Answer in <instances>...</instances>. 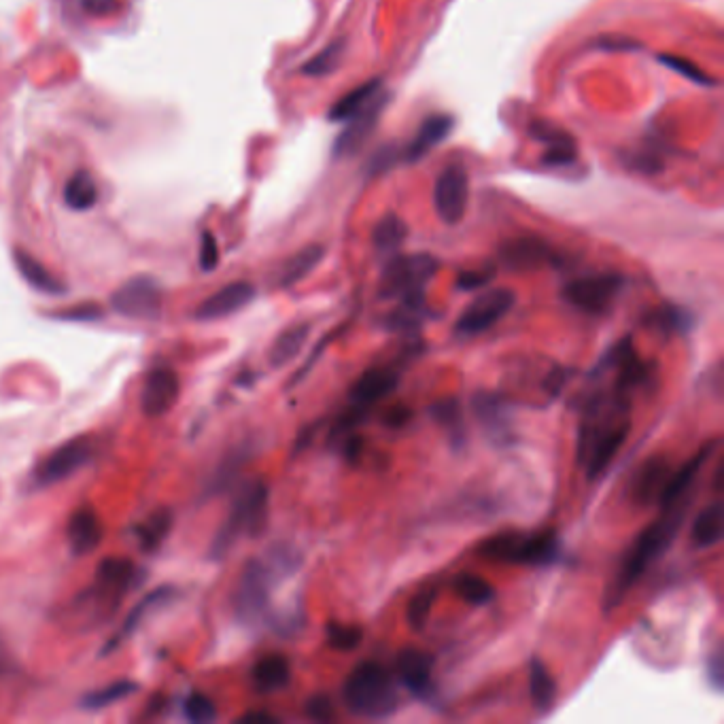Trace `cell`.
<instances>
[{
	"label": "cell",
	"mask_w": 724,
	"mask_h": 724,
	"mask_svg": "<svg viewBox=\"0 0 724 724\" xmlns=\"http://www.w3.org/2000/svg\"><path fill=\"white\" fill-rule=\"evenodd\" d=\"M410 419H412V410H410L408 406H404V404L391 406V408L385 412V415H383V423H385L387 427H393V429L404 427Z\"/></svg>",
	"instance_id": "54"
},
{
	"label": "cell",
	"mask_w": 724,
	"mask_h": 724,
	"mask_svg": "<svg viewBox=\"0 0 724 724\" xmlns=\"http://www.w3.org/2000/svg\"><path fill=\"white\" fill-rule=\"evenodd\" d=\"M400 158H404L402 149H398V147H383V149H378V151L372 155V160H370V164L366 166V170L370 172V175H381V172L389 170Z\"/></svg>",
	"instance_id": "51"
},
{
	"label": "cell",
	"mask_w": 724,
	"mask_h": 724,
	"mask_svg": "<svg viewBox=\"0 0 724 724\" xmlns=\"http://www.w3.org/2000/svg\"><path fill=\"white\" fill-rule=\"evenodd\" d=\"M629 429L631 395L610 387L606 393L589 398L578 438V461L584 465L586 476L595 480L610 468L627 442Z\"/></svg>",
	"instance_id": "1"
},
{
	"label": "cell",
	"mask_w": 724,
	"mask_h": 724,
	"mask_svg": "<svg viewBox=\"0 0 724 724\" xmlns=\"http://www.w3.org/2000/svg\"><path fill=\"white\" fill-rule=\"evenodd\" d=\"M710 453H712V444L701 448V451H699L691 461H686L676 474L669 476L667 485H665V489H663V493H661V497H659L661 510H667V508H671V506H676L678 502H682V499H684L686 493H688V489L693 487V482H695L699 470L703 468L705 459L710 457Z\"/></svg>",
	"instance_id": "27"
},
{
	"label": "cell",
	"mask_w": 724,
	"mask_h": 724,
	"mask_svg": "<svg viewBox=\"0 0 724 724\" xmlns=\"http://www.w3.org/2000/svg\"><path fill=\"white\" fill-rule=\"evenodd\" d=\"M470 183L461 166H448L434 185V209L446 226H457L468 211Z\"/></svg>",
	"instance_id": "13"
},
{
	"label": "cell",
	"mask_w": 724,
	"mask_h": 724,
	"mask_svg": "<svg viewBox=\"0 0 724 724\" xmlns=\"http://www.w3.org/2000/svg\"><path fill=\"white\" fill-rule=\"evenodd\" d=\"M453 117L446 115V113H436V115H429L425 122L421 124V128L417 130V134L412 136V141L408 143L406 149H402V155L408 160V162H417V160H423L425 155L432 151L434 147H438L448 132L453 130Z\"/></svg>",
	"instance_id": "24"
},
{
	"label": "cell",
	"mask_w": 724,
	"mask_h": 724,
	"mask_svg": "<svg viewBox=\"0 0 724 724\" xmlns=\"http://www.w3.org/2000/svg\"><path fill=\"white\" fill-rule=\"evenodd\" d=\"M400 372L393 368H372L359 376V381L351 389V404L364 410H370L376 402H381L398 389Z\"/></svg>",
	"instance_id": "20"
},
{
	"label": "cell",
	"mask_w": 724,
	"mask_h": 724,
	"mask_svg": "<svg viewBox=\"0 0 724 724\" xmlns=\"http://www.w3.org/2000/svg\"><path fill=\"white\" fill-rule=\"evenodd\" d=\"M531 136L536 141L546 145L544 151V164L548 166H567L576 160L578 149H576V141L574 136H570L567 132H563L557 126H550L544 122H536L531 126Z\"/></svg>",
	"instance_id": "23"
},
{
	"label": "cell",
	"mask_w": 724,
	"mask_h": 724,
	"mask_svg": "<svg viewBox=\"0 0 724 724\" xmlns=\"http://www.w3.org/2000/svg\"><path fill=\"white\" fill-rule=\"evenodd\" d=\"M472 408H474V415H476L480 427L485 429V434L497 446H506L514 440L510 410H508V404L499 398V395H495L491 391H480L472 398Z\"/></svg>",
	"instance_id": "18"
},
{
	"label": "cell",
	"mask_w": 724,
	"mask_h": 724,
	"mask_svg": "<svg viewBox=\"0 0 724 724\" xmlns=\"http://www.w3.org/2000/svg\"><path fill=\"white\" fill-rule=\"evenodd\" d=\"M245 459H247V453L240 451V453H234V455H230L226 461H223L221 468L215 472L213 480L209 482V491H206V493L213 495V493H219L221 489H226V487L230 485V482L234 480V476L238 474V470L243 468Z\"/></svg>",
	"instance_id": "47"
},
{
	"label": "cell",
	"mask_w": 724,
	"mask_h": 724,
	"mask_svg": "<svg viewBox=\"0 0 724 724\" xmlns=\"http://www.w3.org/2000/svg\"><path fill=\"white\" fill-rule=\"evenodd\" d=\"M648 321L663 327L665 332H688L693 327V315L680 306H663L654 310Z\"/></svg>",
	"instance_id": "44"
},
{
	"label": "cell",
	"mask_w": 724,
	"mask_h": 724,
	"mask_svg": "<svg viewBox=\"0 0 724 724\" xmlns=\"http://www.w3.org/2000/svg\"><path fill=\"white\" fill-rule=\"evenodd\" d=\"M126 5V0H81L83 11L92 17H109Z\"/></svg>",
	"instance_id": "53"
},
{
	"label": "cell",
	"mask_w": 724,
	"mask_h": 724,
	"mask_svg": "<svg viewBox=\"0 0 724 724\" xmlns=\"http://www.w3.org/2000/svg\"><path fill=\"white\" fill-rule=\"evenodd\" d=\"M304 712L315 722H330L334 718V703L327 695H313L306 701Z\"/></svg>",
	"instance_id": "49"
},
{
	"label": "cell",
	"mask_w": 724,
	"mask_h": 724,
	"mask_svg": "<svg viewBox=\"0 0 724 724\" xmlns=\"http://www.w3.org/2000/svg\"><path fill=\"white\" fill-rule=\"evenodd\" d=\"M724 533V506L722 502H714L703 508L691 529V540L695 548H712L722 540Z\"/></svg>",
	"instance_id": "31"
},
{
	"label": "cell",
	"mask_w": 724,
	"mask_h": 724,
	"mask_svg": "<svg viewBox=\"0 0 724 724\" xmlns=\"http://www.w3.org/2000/svg\"><path fill=\"white\" fill-rule=\"evenodd\" d=\"M342 699L347 710L359 718H389L398 712L400 695L387 669L376 663H359L344 682Z\"/></svg>",
	"instance_id": "3"
},
{
	"label": "cell",
	"mask_w": 724,
	"mask_h": 724,
	"mask_svg": "<svg viewBox=\"0 0 724 724\" xmlns=\"http://www.w3.org/2000/svg\"><path fill=\"white\" fill-rule=\"evenodd\" d=\"M68 546H71L75 557L90 555L100 546L102 538H105V525H102L100 516L94 508L83 506L77 512H73L71 521H68Z\"/></svg>",
	"instance_id": "21"
},
{
	"label": "cell",
	"mask_w": 724,
	"mask_h": 724,
	"mask_svg": "<svg viewBox=\"0 0 724 724\" xmlns=\"http://www.w3.org/2000/svg\"><path fill=\"white\" fill-rule=\"evenodd\" d=\"M432 417L444 429V434L448 436V442H451L455 451H461L465 442H468V427H465V417L459 400L448 398L436 402L432 406Z\"/></svg>",
	"instance_id": "29"
},
{
	"label": "cell",
	"mask_w": 724,
	"mask_h": 724,
	"mask_svg": "<svg viewBox=\"0 0 724 724\" xmlns=\"http://www.w3.org/2000/svg\"><path fill=\"white\" fill-rule=\"evenodd\" d=\"M105 317V308L96 302H81L75 306H68L62 310H56L54 319L60 321H79V323H88V321H98Z\"/></svg>",
	"instance_id": "48"
},
{
	"label": "cell",
	"mask_w": 724,
	"mask_h": 724,
	"mask_svg": "<svg viewBox=\"0 0 724 724\" xmlns=\"http://www.w3.org/2000/svg\"><path fill=\"white\" fill-rule=\"evenodd\" d=\"M183 714H185V718L189 722L206 724V722H213L217 718V708H215V703L211 701V697H206L202 693H192L183 703Z\"/></svg>",
	"instance_id": "46"
},
{
	"label": "cell",
	"mask_w": 724,
	"mask_h": 724,
	"mask_svg": "<svg viewBox=\"0 0 724 724\" xmlns=\"http://www.w3.org/2000/svg\"><path fill=\"white\" fill-rule=\"evenodd\" d=\"M327 644H330L338 652H351L359 648L364 642V629L357 625H340V623H327L325 627Z\"/></svg>",
	"instance_id": "42"
},
{
	"label": "cell",
	"mask_w": 724,
	"mask_h": 724,
	"mask_svg": "<svg viewBox=\"0 0 724 724\" xmlns=\"http://www.w3.org/2000/svg\"><path fill=\"white\" fill-rule=\"evenodd\" d=\"M175 599H177V589H175V586H170V584L158 586V589H155V591L147 593V595L130 610V614L124 618L122 627L117 629V633L111 637L109 644L100 650V654H109V652L117 650L126 640H130V637H132L136 631H139V627L145 623V620H147L151 614L160 612L162 608H168L170 603L175 601Z\"/></svg>",
	"instance_id": "17"
},
{
	"label": "cell",
	"mask_w": 724,
	"mask_h": 724,
	"mask_svg": "<svg viewBox=\"0 0 724 724\" xmlns=\"http://www.w3.org/2000/svg\"><path fill=\"white\" fill-rule=\"evenodd\" d=\"M141 570L134 561L124 557H107L96 567L94 584L83 591L75 601V612H81L83 618L100 620L109 618L119 608V603L139 582Z\"/></svg>",
	"instance_id": "4"
},
{
	"label": "cell",
	"mask_w": 724,
	"mask_h": 724,
	"mask_svg": "<svg viewBox=\"0 0 724 724\" xmlns=\"http://www.w3.org/2000/svg\"><path fill=\"white\" fill-rule=\"evenodd\" d=\"M669 476H671V465L665 457H652L650 461H646L633 480L635 502L642 506L659 502Z\"/></svg>",
	"instance_id": "25"
},
{
	"label": "cell",
	"mask_w": 724,
	"mask_h": 724,
	"mask_svg": "<svg viewBox=\"0 0 724 724\" xmlns=\"http://www.w3.org/2000/svg\"><path fill=\"white\" fill-rule=\"evenodd\" d=\"M381 88H383V81H381V79H370V81H366V83H361L359 88L347 92L340 100L334 102L330 113H327V119H330V122H349V119H351L355 113H359L361 109H364V107L368 105V102H370L378 92H381Z\"/></svg>",
	"instance_id": "33"
},
{
	"label": "cell",
	"mask_w": 724,
	"mask_h": 724,
	"mask_svg": "<svg viewBox=\"0 0 724 724\" xmlns=\"http://www.w3.org/2000/svg\"><path fill=\"white\" fill-rule=\"evenodd\" d=\"M406 236H408V226L404 223V219L395 213H387L381 221L376 223L372 240L378 251L391 253L404 245Z\"/></svg>",
	"instance_id": "39"
},
{
	"label": "cell",
	"mask_w": 724,
	"mask_h": 724,
	"mask_svg": "<svg viewBox=\"0 0 724 724\" xmlns=\"http://www.w3.org/2000/svg\"><path fill=\"white\" fill-rule=\"evenodd\" d=\"M308 336H310V323H298V325L287 327V330L281 332L277 336V340L272 342L270 353H268L270 366L283 368L289 364V361L296 359L300 355V351L304 349Z\"/></svg>",
	"instance_id": "30"
},
{
	"label": "cell",
	"mask_w": 724,
	"mask_h": 724,
	"mask_svg": "<svg viewBox=\"0 0 724 724\" xmlns=\"http://www.w3.org/2000/svg\"><path fill=\"white\" fill-rule=\"evenodd\" d=\"M387 102H389V96L378 92L364 109L349 119L347 128L338 134V139L332 147L334 158H349V155L357 153L361 147H364V143L374 132L378 119H381V113L387 107Z\"/></svg>",
	"instance_id": "15"
},
{
	"label": "cell",
	"mask_w": 724,
	"mask_h": 724,
	"mask_svg": "<svg viewBox=\"0 0 724 724\" xmlns=\"http://www.w3.org/2000/svg\"><path fill=\"white\" fill-rule=\"evenodd\" d=\"M13 260H15L17 272L22 274L24 281L32 289L45 293V296H64V293L68 291L66 283L60 281L54 272H51L41 260H37V257L30 255L28 251L15 249Z\"/></svg>",
	"instance_id": "26"
},
{
	"label": "cell",
	"mask_w": 724,
	"mask_h": 724,
	"mask_svg": "<svg viewBox=\"0 0 724 724\" xmlns=\"http://www.w3.org/2000/svg\"><path fill=\"white\" fill-rule=\"evenodd\" d=\"M296 553H274L270 555V563L262 559H251L243 574H240L236 593H234V610L243 623H257L270 603V589L277 572H291L296 567Z\"/></svg>",
	"instance_id": "6"
},
{
	"label": "cell",
	"mask_w": 724,
	"mask_h": 724,
	"mask_svg": "<svg viewBox=\"0 0 724 724\" xmlns=\"http://www.w3.org/2000/svg\"><path fill=\"white\" fill-rule=\"evenodd\" d=\"M495 270L493 268H480V270H465L457 277V289L461 291H474L485 287L493 281Z\"/></svg>",
	"instance_id": "50"
},
{
	"label": "cell",
	"mask_w": 724,
	"mask_h": 724,
	"mask_svg": "<svg viewBox=\"0 0 724 724\" xmlns=\"http://www.w3.org/2000/svg\"><path fill=\"white\" fill-rule=\"evenodd\" d=\"M251 680L255 691L260 693H279L287 688L291 680V667L289 661L281 654H268V657L260 659L251 669Z\"/></svg>",
	"instance_id": "28"
},
{
	"label": "cell",
	"mask_w": 724,
	"mask_h": 724,
	"mask_svg": "<svg viewBox=\"0 0 724 724\" xmlns=\"http://www.w3.org/2000/svg\"><path fill=\"white\" fill-rule=\"evenodd\" d=\"M344 438H347V440H344V457H347V461H351V463H357L361 453H364V446H366L364 438L353 434V432L347 434Z\"/></svg>",
	"instance_id": "56"
},
{
	"label": "cell",
	"mask_w": 724,
	"mask_h": 724,
	"mask_svg": "<svg viewBox=\"0 0 724 724\" xmlns=\"http://www.w3.org/2000/svg\"><path fill=\"white\" fill-rule=\"evenodd\" d=\"M270 491L262 480H253L236 495L226 523L215 533L209 548L211 559H223L243 536H260L268 519Z\"/></svg>",
	"instance_id": "5"
},
{
	"label": "cell",
	"mask_w": 724,
	"mask_h": 724,
	"mask_svg": "<svg viewBox=\"0 0 724 724\" xmlns=\"http://www.w3.org/2000/svg\"><path fill=\"white\" fill-rule=\"evenodd\" d=\"M398 671L400 680L412 695L425 697L432 693V671H434V657L417 648H406L398 657Z\"/></svg>",
	"instance_id": "22"
},
{
	"label": "cell",
	"mask_w": 724,
	"mask_h": 724,
	"mask_svg": "<svg viewBox=\"0 0 724 724\" xmlns=\"http://www.w3.org/2000/svg\"><path fill=\"white\" fill-rule=\"evenodd\" d=\"M427 317L425 310V293L419 296L402 298L400 306L387 315L385 327L391 332H417Z\"/></svg>",
	"instance_id": "35"
},
{
	"label": "cell",
	"mask_w": 724,
	"mask_h": 724,
	"mask_svg": "<svg viewBox=\"0 0 724 724\" xmlns=\"http://www.w3.org/2000/svg\"><path fill=\"white\" fill-rule=\"evenodd\" d=\"M659 62L665 64V66L669 68V71H674V73L682 75V77L688 79V81L699 83V85H703V88H714V85H716V81H714L708 73L701 71V68H699L695 62H691V60L674 56V54H661V56H659Z\"/></svg>",
	"instance_id": "45"
},
{
	"label": "cell",
	"mask_w": 724,
	"mask_h": 724,
	"mask_svg": "<svg viewBox=\"0 0 724 724\" xmlns=\"http://www.w3.org/2000/svg\"><path fill=\"white\" fill-rule=\"evenodd\" d=\"M255 287L247 281H234L226 287L217 289L211 293L209 298H204L196 310L194 319L196 321H219L236 315L238 310L247 308L255 300Z\"/></svg>",
	"instance_id": "16"
},
{
	"label": "cell",
	"mask_w": 724,
	"mask_h": 724,
	"mask_svg": "<svg viewBox=\"0 0 724 724\" xmlns=\"http://www.w3.org/2000/svg\"><path fill=\"white\" fill-rule=\"evenodd\" d=\"M623 287L625 279L616 272L591 274V277L567 283L563 289V298L567 304H572L586 315H606Z\"/></svg>",
	"instance_id": "11"
},
{
	"label": "cell",
	"mask_w": 724,
	"mask_h": 724,
	"mask_svg": "<svg viewBox=\"0 0 724 724\" xmlns=\"http://www.w3.org/2000/svg\"><path fill=\"white\" fill-rule=\"evenodd\" d=\"M686 508L688 502L682 499V502H678L676 506L663 510L659 519L648 525L640 536H637L635 544L629 548L623 565H620L616 578L610 582L606 595H603V610L612 612L614 608H618V603L627 597V593L633 589V584L644 576L648 567L667 553V548L676 540L678 531L682 529V523L686 519Z\"/></svg>",
	"instance_id": "2"
},
{
	"label": "cell",
	"mask_w": 724,
	"mask_h": 724,
	"mask_svg": "<svg viewBox=\"0 0 724 724\" xmlns=\"http://www.w3.org/2000/svg\"><path fill=\"white\" fill-rule=\"evenodd\" d=\"M323 255L325 249L321 245H308L298 253H293L279 272V287H293L304 281L321 264Z\"/></svg>",
	"instance_id": "34"
},
{
	"label": "cell",
	"mask_w": 724,
	"mask_h": 724,
	"mask_svg": "<svg viewBox=\"0 0 724 724\" xmlns=\"http://www.w3.org/2000/svg\"><path fill=\"white\" fill-rule=\"evenodd\" d=\"M516 304V293L512 289L499 287L489 289L463 310L455 323V330L463 336H476L491 330L495 323L502 321Z\"/></svg>",
	"instance_id": "12"
},
{
	"label": "cell",
	"mask_w": 724,
	"mask_h": 724,
	"mask_svg": "<svg viewBox=\"0 0 724 724\" xmlns=\"http://www.w3.org/2000/svg\"><path fill=\"white\" fill-rule=\"evenodd\" d=\"M64 202L73 211H90L98 202V187L90 172L79 170L64 187Z\"/></svg>",
	"instance_id": "37"
},
{
	"label": "cell",
	"mask_w": 724,
	"mask_h": 724,
	"mask_svg": "<svg viewBox=\"0 0 724 724\" xmlns=\"http://www.w3.org/2000/svg\"><path fill=\"white\" fill-rule=\"evenodd\" d=\"M529 691H531V701L536 705V710L540 712H548L553 708L555 697H557V686L550 671L546 669V665L536 657L531 659L529 665Z\"/></svg>",
	"instance_id": "36"
},
{
	"label": "cell",
	"mask_w": 724,
	"mask_h": 724,
	"mask_svg": "<svg viewBox=\"0 0 724 724\" xmlns=\"http://www.w3.org/2000/svg\"><path fill=\"white\" fill-rule=\"evenodd\" d=\"M482 559L510 565H553L559 559V540L553 531L525 536V533H499L480 544Z\"/></svg>",
	"instance_id": "7"
},
{
	"label": "cell",
	"mask_w": 724,
	"mask_h": 724,
	"mask_svg": "<svg viewBox=\"0 0 724 724\" xmlns=\"http://www.w3.org/2000/svg\"><path fill=\"white\" fill-rule=\"evenodd\" d=\"M109 304L117 315H122L126 319L155 321L162 315L164 293L160 283L153 277L139 274V277H132L122 287H117Z\"/></svg>",
	"instance_id": "10"
},
{
	"label": "cell",
	"mask_w": 724,
	"mask_h": 724,
	"mask_svg": "<svg viewBox=\"0 0 724 724\" xmlns=\"http://www.w3.org/2000/svg\"><path fill=\"white\" fill-rule=\"evenodd\" d=\"M181 395L179 374L172 368H153L143 381L141 410L147 419H160L177 406Z\"/></svg>",
	"instance_id": "14"
},
{
	"label": "cell",
	"mask_w": 724,
	"mask_h": 724,
	"mask_svg": "<svg viewBox=\"0 0 724 724\" xmlns=\"http://www.w3.org/2000/svg\"><path fill=\"white\" fill-rule=\"evenodd\" d=\"M11 667H13V654L5 637L0 635V674H7Z\"/></svg>",
	"instance_id": "58"
},
{
	"label": "cell",
	"mask_w": 724,
	"mask_h": 724,
	"mask_svg": "<svg viewBox=\"0 0 724 724\" xmlns=\"http://www.w3.org/2000/svg\"><path fill=\"white\" fill-rule=\"evenodd\" d=\"M708 680L712 682L716 691H720L724 682V657L720 648L708 659Z\"/></svg>",
	"instance_id": "55"
},
{
	"label": "cell",
	"mask_w": 724,
	"mask_h": 724,
	"mask_svg": "<svg viewBox=\"0 0 724 724\" xmlns=\"http://www.w3.org/2000/svg\"><path fill=\"white\" fill-rule=\"evenodd\" d=\"M172 519H175V516H172L170 508H158L151 512L143 523L136 525V542H139L143 553H153V550H158L164 544L172 529V523H175Z\"/></svg>",
	"instance_id": "32"
},
{
	"label": "cell",
	"mask_w": 724,
	"mask_h": 724,
	"mask_svg": "<svg viewBox=\"0 0 724 724\" xmlns=\"http://www.w3.org/2000/svg\"><path fill=\"white\" fill-rule=\"evenodd\" d=\"M499 260L510 270H536L546 264H557V253L542 238H512L499 249Z\"/></svg>",
	"instance_id": "19"
},
{
	"label": "cell",
	"mask_w": 724,
	"mask_h": 724,
	"mask_svg": "<svg viewBox=\"0 0 724 724\" xmlns=\"http://www.w3.org/2000/svg\"><path fill=\"white\" fill-rule=\"evenodd\" d=\"M436 597H438L436 589H425L410 599L408 610H406V620H408L410 629H415V631L425 629L429 616H432Z\"/></svg>",
	"instance_id": "43"
},
{
	"label": "cell",
	"mask_w": 724,
	"mask_h": 724,
	"mask_svg": "<svg viewBox=\"0 0 724 724\" xmlns=\"http://www.w3.org/2000/svg\"><path fill=\"white\" fill-rule=\"evenodd\" d=\"M219 264V247H217V240L211 232H202V238H200V268L204 272H211L215 270Z\"/></svg>",
	"instance_id": "52"
},
{
	"label": "cell",
	"mask_w": 724,
	"mask_h": 724,
	"mask_svg": "<svg viewBox=\"0 0 724 724\" xmlns=\"http://www.w3.org/2000/svg\"><path fill=\"white\" fill-rule=\"evenodd\" d=\"M136 691H139V682L134 680H117L107 684L105 688H98V691H92L81 699V708L90 710V712H98L105 710L109 705H115L119 701H124L128 697H132Z\"/></svg>",
	"instance_id": "38"
},
{
	"label": "cell",
	"mask_w": 724,
	"mask_h": 724,
	"mask_svg": "<svg viewBox=\"0 0 724 724\" xmlns=\"http://www.w3.org/2000/svg\"><path fill=\"white\" fill-rule=\"evenodd\" d=\"M440 264L429 253L398 255L385 266L378 281V296L383 300H402L425 293V285L436 277Z\"/></svg>",
	"instance_id": "8"
},
{
	"label": "cell",
	"mask_w": 724,
	"mask_h": 724,
	"mask_svg": "<svg viewBox=\"0 0 724 724\" xmlns=\"http://www.w3.org/2000/svg\"><path fill=\"white\" fill-rule=\"evenodd\" d=\"M344 47H347V43H344L342 39L332 41L330 45L323 47L317 56H313L302 66V73L308 77H325V75L334 73L344 58Z\"/></svg>",
	"instance_id": "41"
},
{
	"label": "cell",
	"mask_w": 724,
	"mask_h": 724,
	"mask_svg": "<svg viewBox=\"0 0 724 724\" xmlns=\"http://www.w3.org/2000/svg\"><path fill=\"white\" fill-rule=\"evenodd\" d=\"M240 722H247V724H277L279 718L268 714V712H249L245 716H240Z\"/></svg>",
	"instance_id": "57"
},
{
	"label": "cell",
	"mask_w": 724,
	"mask_h": 724,
	"mask_svg": "<svg viewBox=\"0 0 724 724\" xmlns=\"http://www.w3.org/2000/svg\"><path fill=\"white\" fill-rule=\"evenodd\" d=\"M455 591L465 603H470V606H487V603L495 599V589L491 582L476 574H459L455 578Z\"/></svg>",
	"instance_id": "40"
},
{
	"label": "cell",
	"mask_w": 724,
	"mask_h": 724,
	"mask_svg": "<svg viewBox=\"0 0 724 724\" xmlns=\"http://www.w3.org/2000/svg\"><path fill=\"white\" fill-rule=\"evenodd\" d=\"M96 453H98V444L88 434H81L73 440L60 444L37 465V468H34L32 487L45 489L58 485V482H64L66 478L75 476L81 468H85V465L92 463Z\"/></svg>",
	"instance_id": "9"
}]
</instances>
